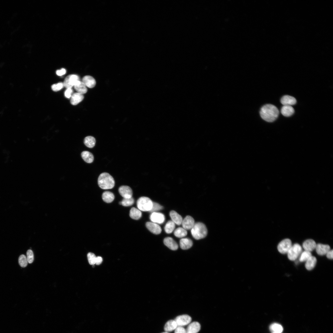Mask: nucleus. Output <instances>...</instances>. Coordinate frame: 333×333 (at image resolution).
<instances>
[{"instance_id": "1", "label": "nucleus", "mask_w": 333, "mask_h": 333, "mask_svg": "<svg viewBox=\"0 0 333 333\" xmlns=\"http://www.w3.org/2000/svg\"><path fill=\"white\" fill-rule=\"evenodd\" d=\"M260 115L264 120L268 122H272L278 118L279 111L274 105L267 104L263 106L260 110Z\"/></svg>"}, {"instance_id": "2", "label": "nucleus", "mask_w": 333, "mask_h": 333, "mask_svg": "<svg viewBox=\"0 0 333 333\" xmlns=\"http://www.w3.org/2000/svg\"><path fill=\"white\" fill-rule=\"evenodd\" d=\"M98 183L99 187L102 189H111L114 187L115 181L113 178L109 174L104 172L99 176Z\"/></svg>"}, {"instance_id": "3", "label": "nucleus", "mask_w": 333, "mask_h": 333, "mask_svg": "<svg viewBox=\"0 0 333 333\" xmlns=\"http://www.w3.org/2000/svg\"><path fill=\"white\" fill-rule=\"evenodd\" d=\"M191 232L192 236L196 240H199L205 237L208 233L206 226L201 222H198L195 224L191 229Z\"/></svg>"}, {"instance_id": "4", "label": "nucleus", "mask_w": 333, "mask_h": 333, "mask_svg": "<svg viewBox=\"0 0 333 333\" xmlns=\"http://www.w3.org/2000/svg\"><path fill=\"white\" fill-rule=\"evenodd\" d=\"M137 206L138 209L142 211H150L153 206V202L148 197H141L138 200Z\"/></svg>"}, {"instance_id": "5", "label": "nucleus", "mask_w": 333, "mask_h": 333, "mask_svg": "<svg viewBox=\"0 0 333 333\" xmlns=\"http://www.w3.org/2000/svg\"><path fill=\"white\" fill-rule=\"evenodd\" d=\"M302 252V248L300 245L298 243L294 244L292 245L287 253L288 257L291 261H294L300 255Z\"/></svg>"}, {"instance_id": "6", "label": "nucleus", "mask_w": 333, "mask_h": 333, "mask_svg": "<svg viewBox=\"0 0 333 333\" xmlns=\"http://www.w3.org/2000/svg\"><path fill=\"white\" fill-rule=\"evenodd\" d=\"M292 245L290 239L286 238L282 240L278 244L277 249L280 253L283 254L287 253Z\"/></svg>"}, {"instance_id": "7", "label": "nucleus", "mask_w": 333, "mask_h": 333, "mask_svg": "<svg viewBox=\"0 0 333 333\" xmlns=\"http://www.w3.org/2000/svg\"><path fill=\"white\" fill-rule=\"evenodd\" d=\"M79 76L76 75H70L67 76L64 80V86L67 88H71L75 85L79 81Z\"/></svg>"}, {"instance_id": "8", "label": "nucleus", "mask_w": 333, "mask_h": 333, "mask_svg": "<svg viewBox=\"0 0 333 333\" xmlns=\"http://www.w3.org/2000/svg\"><path fill=\"white\" fill-rule=\"evenodd\" d=\"M174 320L177 327H183L189 324L191 321V318L188 315L183 314L177 316Z\"/></svg>"}, {"instance_id": "9", "label": "nucleus", "mask_w": 333, "mask_h": 333, "mask_svg": "<svg viewBox=\"0 0 333 333\" xmlns=\"http://www.w3.org/2000/svg\"><path fill=\"white\" fill-rule=\"evenodd\" d=\"M120 195L124 198H129L132 197L133 192L131 188L127 186H122L118 189Z\"/></svg>"}, {"instance_id": "10", "label": "nucleus", "mask_w": 333, "mask_h": 333, "mask_svg": "<svg viewBox=\"0 0 333 333\" xmlns=\"http://www.w3.org/2000/svg\"><path fill=\"white\" fill-rule=\"evenodd\" d=\"M150 219L153 223L161 224L164 222L165 217L164 215L162 213L153 212L150 215Z\"/></svg>"}, {"instance_id": "11", "label": "nucleus", "mask_w": 333, "mask_h": 333, "mask_svg": "<svg viewBox=\"0 0 333 333\" xmlns=\"http://www.w3.org/2000/svg\"><path fill=\"white\" fill-rule=\"evenodd\" d=\"M195 224L194 220L190 216H187L183 220L182 222L183 228L185 230L191 229Z\"/></svg>"}, {"instance_id": "12", "label": "nucleus", "mask_w": 333, "mask_h": 333, "mask_svg": "<svg viewBox=\"0 0 333 333\" xmlns=\"http://www.w3.org/2000/svg\"><path fill=\"white\" fill-rule=\"evenodd\" d=\"M146 225L150 232L155 234H159L162 231L160 226L156 223L148 222L146 223Z\"/></svg>"}, {"instance_id": "13", "label": "nucleus", "mask_w": 333, "mask_h": 333, "mask_svg": "<svg viewBox=\"0 0 333 333\" xmlns=\"http://www.w3.org/2000/svg\"><path fill=\"white\" fill-rule=\"evenodd\" d=\"M317 253L321 256L326 255L331 250L329 245L320 243L316 245L315 248Z\"/></svg>"}, {"instance_id": "14", "label": "nucleus", "mask_w": 333, "mask_h": 333, "mask_svg": "<svg viewBox=\"0 0 333 333\" xmlns=\"http://www.w3.org/2000/svg\"><path fill=\"white\" fill-rule=\"evenodd\" d=\"M316 245L314 240L309 239L303 242L302 247L305 250L310 252L315 249Z\"/></svg>"}, {"instance_id": "15", "label": "nucleus", "mask_w": 333, "mask_h": 333, "mask_svg": "<svg viewBox=\"0 0 333 333\" xmlns=\"http://www.w3.org/2000/svg\"><path fill=\"white\" fill-rule=\"evenodd\" d=\"M163 242L166 246L172 250H175L178 248L177 243L171 237H168L165 238Z\"/></svg>"}, {"instance_id": "16", "label": "nucleus", "mask_w": 333, "mask_h": 333, "mask_svg": "<svg viewBox=\"0 0 333 333\" xmlns=\"http://www.w3.org/2000/svg\"><path fill=\"white\" fill-rule=\"evenodd\" d=\"M200 327L199 323L194 322L188 325L186 329V333H197L200 331Z\"/></svg>"}, {"instance_id": "17", "label": "nucleus", "mask_w": 333, "mask_h": 333, "mask_svg": "<svg viewBox=\"0 0 333 333\" xmlns=\"http://www.w3.org/2000/svg\"><path fill=\"white\" fill-rule=\"evenodd\" d=\"M296 102L294 97L289 95H285L281 99V102L283 105L291 106L296 104Z\"/></svg>"}, {"instance_id": "18", "label": "nucleus", "mask_w": 333, "mask_h": 333, "mask_svg": "<svg viewBox=\"0 0 333 333\" xmlns=\"http://www.w3.org/2000/svg\"><path fill=\"white\" fill-rule=\"evenodd\" d=\"M82 82L86 86L90 88H93L96 84V81L95 79L90 76H84L82 79Z\"/></svg>"}, {"instance_id": "19", "label": "nucleus", "mask_w": 333, "mask_h": 333, "mask_svg": "<svg viewBox=\"0 0 333 333\" xmlns=\"http://www.w3.org/2000/svg\"><path fill=\"white\" fill-rule=\"evenodd\" d=\"M170 216L173 221L175 224L178 225H180L182 224L183 219L182 216L174 211H171L170 213Z\"/></svg>"}, {"instance_id": "20", "label": "nucleus", "mask_w": 333, "mask_h": 333, "mask_svg": "<svg viewBox=\"0 0 333 333\" xmlns=\"http://www.w3.org/2000/svg\"><path fill=\"white\" fill-rule=\"evenodd\" d=\"M192 241L189 238H183L180 240V246L183 249H188L192 247Z\"/></svg>"}, {"instance_id": "21", "label": "nucleus", "mask_w": 333, "mask_h": 333, "mask_svg": "<svg viewBox=\"0 0 333 333\" xmlns=\"http://www.w3.org/2000/svg\"><path fill=\"white\" fill-rule=\"evenodd\" d=\"M84 97L83 94L78 92H76L73 94L71 96L70 102L73 105H76L81 102L84 99Z\"/></svg>"}, {"instance_id": "22", "label": "nucleus", "mask_w": 333, "mask_h": 333, "mask_svg": "<svg viewBox=\"0 0 333 333\" xmlns=\"http://www.w3.org/2000/svg\"><path fill=\"white\" fill-rule=\"evenodd\" d=\"M281 113L282 115L286 117L292 115L294 113V108L290 105H283L281 109Z\"/></svg>"}, {"instance_id": "23", "label": "nucleus", "mask_w": 333, "mask_h": 333, "mask_svg": "<svg viewBox=\"0 0 333 333\" xmlns=\"http://www.w3.org/2000/svg\"><path fill=\"white\" fill-rule=\"evenodd\" d=\"M177 327L176 322L174 320H170L166 323L164 329L165 332H168L175 330Z\"/></svg>"}, {"instance_id": "24", "label": "nucleus", "mask_w": 333, "mask_h": 333, "mask_svg": "<svg viewBox=\"0 0 333 333\" xmlns=\"http://www.w3.org/2000/svg\"><path fill=\"white\" fill-rule=\"evenodd\" d=\"M316 262V258L314 256H311L306 261L305 264L306 269L309 270L312 269L315 266Z\"/></svg>"}, {"instance_id": "25", "label": "nucleus", "mask_w": 333, "mask_h": 333, "mask_svg": "<svg viewBox=\"0 0 333 333\" xmlns=\"http://www.w3.org/2000/svg\"><path fill=\"white\" fill-rule=\"evenodd\" d=\"M74 86L77 92L82 94L85 93L87 91L86 86L82 81H79Z\"/></svg>"}, {"instance_id": "26", "label": "nucleus", "mask_w": 333, "mask_h": 333, "mask_svg": "<svg viewBox=\"0 0 333 333\" xmlns=\"http://www.w3.org/2000/svg\"><path fill=\"white\" fill-rule=\"evenodd\" d=\"M102 197L103 200L107 203L112 202L114 199L113 193L109 191L104 192L102 194Z\"/></svg>"}, {"instance_id": "27", "label": "nucleus", "mask_w": 333, "mask_h": 333, "mask_svg": "<svg viewBox=\"0 0 333 333\" xmlns=\"http://www.w3.org/2000/svg\"><path fill=\"white\" fill-rule=\"evenodd\" d=\"M83 159L86 162L91 163L94 160V156L92 153L87 151H83L81 154Z\"/></svg>"}, {"instance_id": "28", "label": "nucleus", "mask_w": 333, "mask_h": 333, "mask_svg": "<svg viewBox=\"0 0 333 333\" xmlns=\"http://www.w3.org/2000/svg\"><path fill=\"white\" fill-rule=\"evenodd\" d=\"M130 216L132 219L138 220L141 217L142 212L139 210L133 207L130 210Z\"/></svg>"}, {"instance_id": "29", "label": "nucleus", "mask_w": 333, "mask_h": 333, "mask_svg": "<svg viewBox=\"0 0 333 333\" xmlns=\"http://www.w3.org/2000/svg\"><path fill=\"white\" fill-rule=\"evenodd\" d=\"M84 143L87 147L92 148L94 147L95 145L96 139L92 136H88L84 138Z\"/></svg>"}, {"instance_id": "30", "label": "nucleus", "mask_w": 333, "mask_h": 333, "mask_svg": "<svg viewBox=\"0 0 333 333\" xmlns=\"http://www.w3.org/2000/svg\"><path fill=\"white\" fill-rule=\"evenodd\" d=\"M269 329L272 332L281 333L283 331V328L280 324L273 323L270 325Z\"/></svg>"}, {"instance_id": "31", "label": "nucleus", "mask_w": 333, "mask_h": 333, "mask_svg": "<svg viewBox=\"0 0 333 333\" xmlns=\"http://www.w3.org/2000/svg\"><path fill=\"white\" fill-rule=\"evenodd\" d=\"M175 236L178 238H182L186 236L187 234L186 230L181 227L176 229L174 232Z\"/></svg>"}, {"instance_id": "32", "label": "nucleus", "mask_w": 333, "mask_h": 333, "mask_svg": "<svg viewBox=\"0 0 333 333\" xmlns=\"http://www.w3.org/2000/svg\"><path fill=\"white\" fill-rule=\"evenodd\" d=\"M175 224L172 221L170 220L167 222L164 227L165 232L168 234L171 233L175 229Z\"/></svg>"}, {"instance_id": "33", "label": "nucleus", "mask_w": 333, "mask_h": 333, "mask_svg": "<svg viewBox=\"0 0 333 333\" xmlns=\"http://www.w3.org/2000/svg\"><path fill=\"white\" fill-rule=\"evenodd\" d=\"M312 256L310 252L305 250L301 254L299 261L302 262L306 261Z\"/></svg>"}, {"instance_id": "34", "label": "nucleus", "mask_w": 333, "mask_h": 333, "mask_svg": "<svg viewBox=\"0 0 333 333\" xmlns=\"http://www.w3.org/2000/svg\"><path fill=\"white\" fill-rule=\"evenodd\" d=\"M134 203V199L132 197L129 198H124L122 201L119 202V204L124 206H129L132 205Z\"/></svg>"}, {"instance_id": "35", "label": "nucleus", "mask_w": 333, "mask_h": 333, "mask_svg": "<svg viewBox=\"0 0 333 333\" xmlns=\"http://www.w3.org/2000/svg\"><path fill=\"white\" fill-rule=\"evenodd\" d=\"M18 263L21 267L24 268L27 266L28 264L27 257L23 254L21 255L18 258Z\"/></svg>"}, {"instance_id": "36", "label": "nucleus", "mask_w": 333, "mask_h": 333, "mask_svg": "<svg viewBox=\"0 0 333 333\" xmlns=\"http://www.w3.org/2000/svg\"><path fill=\"white\" fill-rule=\"evenodd\" d=\"M87 258L89 264L91 265H94L95 264L96 257L93 253L89 252L87 254Z\"/></svg>"}, {"instance_id": "37", "label": "nucleus", "mask_w": 333, "mask_h": 333, "mask_svg": "<svg viewBox=\"0 0 333 333\" xmlns=\"http://www.w3.org/2000/svg\"><path fill=\"white\" fill-rule=\"evenodd\" d=\"M27 255L28 262L30 264L32 263L34 259V254L32 250H28L27 252Z\"/></svg>"}, {"instance_id": "38", "label": "nucleus", "mask_w": 333, "mask_h": 333, "mask_svg": "<svg viewBox=\"0 0 333 333\" xmlns=\"http://www.w3.org/2000/svg\"><path fill=\"white\" fill-rule=\"evenodd\" d=\"M64 87L63 83L62 82H60L56 84H54L51 86V89L53 91H58L61 89H62Z\"/></svg>"}, {"instance_id": "39", "label": "nucleus", "mask_w": 333, "mask_h": 333, "mask_svg": "<svg viewBox=\"0 0 333 333\" xmlns=\"http://www.w3.org/2000/svg\"><path fill=\"white\" fill-rule=\"evenodd\" d=\"M163 207L158 204L156 202H153V206L151 210L150 211L151 212H155V211L162 209Z\"/></svg>"}, {"instance_id": "40", "label": "nucleus", "mask_w": 333, "mask_h": 333, "mask_svg": "<svg viewBox=\"0 0 333 333\" xmlns=\"http://www.w3.org/2000/svg\"><path fill=\"white\" fill-rule=\"evenodd\" d=\"M175 333H186V329L183 327L178 326L175 330Z\"/></svg>"}, {"instance_id": "41", "label": "nucleus", "mask_w": 333, "mask_h": 333, "mask_svg": "<svg viewBox=\"0 0 333 333\" xmlns=\"http://www.w3.org/2000/svg\"><path fill=\"white\" fill-rule=\"evenodd\" d=\"M72 88H67L64 92V95L65 97L67 98H69L72 96Z\"/></svg>"}, {"instance_id": "42", "label": "nucleus", "mask_w": 333, "mask_h": 333, "mask_svg": "<svg viewBox=\"0 0 333 333\" xmlns=\"http://www.w3.org/2000/svg\"><path fill=\"white\" fill-rule=\"evenodd\" d=\"M66 73V70L63 68L60 70H57L56 71V74L59 76H61L65 74Z\"/></svg>"}, {"instance_id": "43", "label": "nucleus", "mask_w": 333, "mask_h": 333, "mask_svg": "<svg viewBox=\"0 0 333 333\" xmlns=\"http://www.w3.org/2000/svg\"><path fill=\"white\" fill-rule=\"evenodd\" d=\"M103 261L102 257L100 256L96 257L95 261V264L96 265H98L101 264Z\"/></svg>"}, {"instance_id": "44", "label": "nucleus", "mask_w": 333, "mask_h": 333, "mask_svg": "<svg viewBox=\"0 0 333 333\" xmlns=\"http://www.w3.org/2000/svg\"><path fill=\"white\" fill-rule=\"evenodd\" d=\"M327 257L330 259H332L333 258V250H330L326 254Z\"/></svg>"}, {"instance_id": "45", "label": "nucleus", "mask_w": 333, "mask_h": 333, "mask_svg": "<svg viewBox=\"0 0 333 333\" xmlns=\"http://www.w3.org/2000/svg\"><path fill=\"white\" fill-rule=\"evenodd\" d=\"M168 333V332H162V333Z\"/></svg>"}, {"instance_id": "46", "label": "nucleus", "mask_w": 333, "mask_h": 333, "mask_svg": "<svg viewBox=\"0 0 333 333\" xmlns=\"http://www.w3.org/2000/svg\"><path fill=\"white\" fill-rule=\"evenodd\" d=\"M272 333H275V332H272Z\"/></svg>"}]
</instances>
